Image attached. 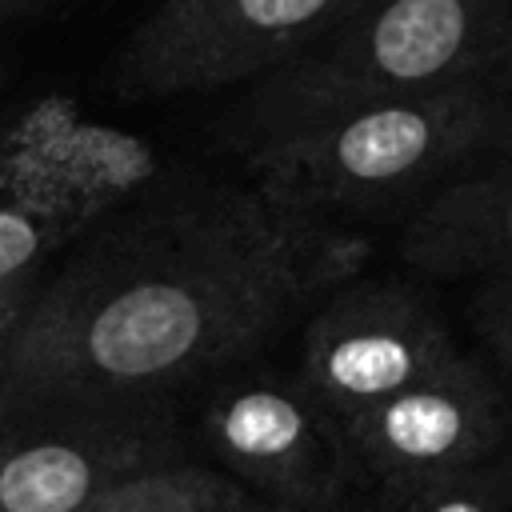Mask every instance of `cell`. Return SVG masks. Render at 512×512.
I'll use <instances>...</instances> for the list:
<instances>
[{"label": "cell", "instance_id": "cell-18", "mask_svg": "<svg viewBox=\"0 0 512 512\" xmlns=\"http://www.w3.org/2000/svg\"><path fill=\"white\" fill-rule=\"evenodd\" d=\"M8 76H12V64H8V56L0 52V92L8 88Z\"/></svg>", "mask_w": 512, "mask_h": 512}, {"label": "cell", "instance_id": "cell-10", "mask_svg": "<svg viewBox=\"0 0 512 512\" xmlns=\"http://www.w3.org/2000/svg\"><path fill=\"white\" fill-rule=\"evenodd\" d=\"M400 256L440 280H512V156H484L408 212Z\"/></svg>", "mask_w": 512, "mask_h": 512}, {"label": "cell", "instance_id": "cell-14", "mask_svg": "<svg viewBox=\"0 0 512 512\" xmlns=\"http://www.w3.org/2000/svg\"><path fill=\"white\" fill-rule=\"evenodd\" d=\"M36 284H20V288H4L0 292V356H4V344H8V336H12V328H16V320H20V312H24V304H28Z\"/></svg>", "mask_w": 512, "mask_h": 512}, {"label": "cell", "instance_id": "cell-6", "mask_svg": "<svg viewBox=\"0 0 512 512\" xmlns=\"http://www.w3.org/2000/svg\"><path fill=\"white\" fill-rule=\"evenodd\" d=\"M196 440L212 468L256 500L332 512L352 492L340 428L296 372L272 364L248 360L204 384Z\"/></svg>", "mask_w": 512, "mask_h": 512}, {"label": "cell", "instance_id": "cell-13", "mask_svg": "<svg viewBox=\"0 0 512 512\" xmlns=\"http://www.w3.org/2000/svg\"><path fill=\"white\" fill-rule=\"evenodd\" d=\"M468 320L480 336V348L488 352V368L500 376V384L512 396V280L472 284L468 296Z\"/></svg>", "mask_w": 512, "mask_h": 512}, {"label": "cell", "instance_id": "cell-16", "mask_svg": "<svg viewBox=\"0 0 512 512\" xmlns=\"http://www.w3.org/2000/svg\"><path fill=\"white\" fill-rule=\"evenodd\" d=\"M496 156H512V92L500 104V132H496Z\"/></svg>", "mask_w": 512, "mask_h": 512}, {"label": "cell", "instance_id": "cell-1", "mask_svg": "<svg viewBox=\"0 0 512 512\" xmlns=\"http://www.w3.org/2000/svg\"><path fill=\"white\" fill-rule=\"evenodd\" d=\"M368 248L248 180L164 168L40 276L0 356V412L172 408L304 320Z\"/></svg>", "mask_w": 512, "mask_h": 512}, {"label": "cell", "instance_id": "cell-11", "mask_svg": "<svg viewBox=\"0 0 512 512\" xmlns=\"http://www.w3.org/2000/svg\"><path fill=\"white\" fill-rule=\"evenodd\" d=\"M252 496L204 460L180 456L116 480L88 512H240Z\"/></svg>", "mask_w": 512, "mask_h": 512}, {"label": "cell", "instance_id": "cell-3", "mask_svg": "<svg viewBox=\"0 0 512 512\" xmlns=\"http://www.w3.org/2000/svg\"><path fill=\"white\" fill-rule=\"evenodd\" d=\"M460 88H512V0H364L304 56L256 80L240 128Z\"/></svg>", "mask_w": 512, "mask_h": 512}, {"label": "cell", "instance_id": "cell-17", "mask_svg": "<svg viewBox=\"0 0 512 512\" xmlns=\"http://www.w3.org/2000/svg\"><path fill=\"white\" fill-rule=\"evenodd\" d=\"M240 512H300V508H284V504H268V500H256V496H252Z\"/></svg>", "mask_w": 512, "mask_h": 512}, {"label": "cell", "instance_id": "cell-15", "mask_svg": "<svg viewBox=\"0 0 512 512\" xmlns=\"http://www.w3.org/2000/svg\"><path fill=\"white\" fill-rule=\"evenodd\" d=\"M56 0H0V24L8 20H24V16H36V12H48Z\"/></svg>", "mask_w": 512, "mask_h": 512}, {"label": "cell", "instance_id": "cell-8", "mask_svg": "<svg viewBox=\"0 0 512 512\" xmlns=\"http://www.w3.org/2000/svg\"><path fill=\"white\" fill-rule=\"evenodd\" d=\"M352 484L368 492L412 488L496 460L512 436V396L472 352L372 404L340 428Z\"/></svg>", "mask_w": 512, "mask_h": 512}, {"label": "cell", "instance_id": "cell-7", "mask_svg": "<svg viewBox=\"0 0 512 512\" xmlns=\"http://www.w3.org/2000/svg\"><path fill=\"white\" fill-rule=\"evenodd\" d=\"M460 352L440 308L404 280L348 276L308 316L292 368L336 428Z\"/></svg>", "mask_w": 512, "mask_h": 512}, {"label": "cell", "instance_id": "cell-4", "mask_svg": "<svg viewBox=\"0 0 512 512\" xmlns=\"http://www.w3.org/2000/svg\"><path fill=\"white\" fill-rule=\"evenodd\" d=\"M164 172L156 148L92 120L72 96H40L0 124V292L36 284L100 216Z\"/></svg>", "mask_w": 512, "mask_h": 512}, {"label": "cell", "instance_id": "cell-5", "mask_svg": "<svg viewBox=\"0 0 512 512\" xmlns=\"http://www.w3.org/2000/svg\"><path fill=\"white\" fill-rule=\"evenodd\" d=\"M364 0H160L112 56V88L164 100L264 80Z\"/></svg>", "mask_w": 512, "mask_h": 512}, {"label": "cell", "instance_id": "cell-9", "mask_svg": "<svg viewBox=\"0 0 512 512\" xmlns=\"http://www.w3.org/2000/svg\"><path fill=\"white\" fill-rule=\"evenodd\" d=\"M192 456L176 408L0 412V512H88L116 480Z\"/></svg>", "mask_w": 512, "mask_h": 512}, {"label": "cell", "instance_id": "cell-2", "mask_svg": "<svg viewBox=\"0 0 512 512\" xmlns=\"http://www.w3.org/2000/svg\"><path fill=\"white\" fill-rule=\"evenodd\" d=\"M512 88L368 100L240 128L248 184L320 220L408 216L496 148Z\"/></svg>", "mask_w": 512, "mask_h": 512}, {"label": "cell", "instance_id": "cell-12", "mask_svg": "<svg viewBox=\"0 0 512 512\" xmlns=\"http://www.w3.org/2000/svg\"><path fill=\"white\" fill-rule=\"evenodd\" d=\"M372 512H512V452L460 476L372 492Z\"/></svg>", "mask_w": 512, "mask_h": 512}]
</instances>
